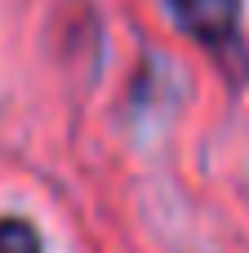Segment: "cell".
I'll return each instance as SVG.
<instances>
[{
  "label": "cell",
  "mask_w": 249,
  "mask_h": 253,
  "mask_svg": "<svg viewBox=\"0 0 249 253\" xmlns=\"http://www.w3.org/2000/svg\"><path fill=\"white\" fill-rule=\"evenodd\" d=\"M0 253H45L40 249V231L27 218H0Z\"/></svg>",
  "instance_id": "obj_2"
},
{
  "label": "cell",
  "mask_w": 249,
  "mask_h": 253,
  "mask_svg": "<svg viewBox=\"0 0 249 253\" xmlns=\"http://www.w3.org/2000/svg\"><path fill=\"white\" fill-rule=\"evenodd\" d=\"M165 4L187 40H196L209 58H218L227 71H236V80H245L249 53H245L241 0H165Z\"/></svg>",
  "instance_id": "obj_1"
}]
</instances>
